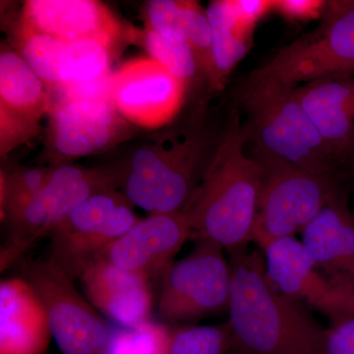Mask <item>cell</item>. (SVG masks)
<instances>
[{"mask_svg": "<svg viewBox=\"0 0 354 354\" xmlns=\"http://www.w3.org/2000/svg\"><path fill=\"white\" fill-rule=\"evenodd\" d=\"M228 323L245 354H327V330L268 279L260 251L230 252Z\"/></svg>", "mask_w": 354, "mask_h": 354, "instance_id": "1", "label": "cell"}, {"mask_svg": "<svg viewBox=\"0 0 354 354\" xmlns=\"http://www.w3.org/2000/svg\"><path fill=\"white\" fill-rule=\"evenodd\" d=\"M247 136L234 115L209 155L196 189L183 213L195 241L214 242L228 252L253 241L262 169L247 155Z\"/></svg>", "mask_w": 354, "mask_h": 354, "instance_id": "2", "label": "cell"}, {"mask_svg": "<svg viewBox=\"0 0 354 354\" xmlns=\"http://www.w3.org/2000/svg\"><path fill=\"white\" fill-rule=\"evenodd\" d=\"M239 102L247 118V141L255 144L254 152L312 174L339 176L342 162L305 113L295 88L250 74L241 87Z\"/></svg>", "mask_w": 354, "mask_h": 354, "instance_id": "3", "label": "cell"}, {"mask_svg": "<svg viewBox=\"0 0 354 354\" xmlns=\"http://www.w3.org/2000/svg\"><path fill=\"white\" fill-rule=\"evenodd\" d=\"M207 146L195 133L171 132L133 152L121 172L123 194L150 215L181 213L208 162Z\"/></svg>", "mask_w": 354, "mask_h": 354, "instance_id": "4", "label": "cell"}, {"mask_svg": "<svg viewBox=\"0 0 354 354\" xmlns=\"http://www.w3.org/2000/svg\"><path fill=\"white\" fill-rule=\"evenodd\" d=\"M252 157L262 169L253 241L261 250L279 239L295 237L315 218L335 193L339 176H320L265 153Z\"/></svg>", "mask_w": 354, "mask_h": 354, "instance_id": "5", "label": "cell"}, {"mask_svg": "<svg viewBox=\"0 0 354 354\" xmlns=\"http://www.w3.org/2000/svg\"><path fill=\"white\" fill-rule=\"evenodd\" d=\"M118 169H86L64 164L53 167L48 180L18 215L6 221L7 234L0 253L1 271L20 260L43 237L50 236L86 199L97 192L118 189Z\"/></svg>", "mask_w": 354, "mask_h": 354, "instance_id": "6", "label": "cell"}, {"mask_svg": "<svg viewBox=\"0 0 354 354\" xmlns=\"http://www.w3.org/2000/svg\"><path fill=\"white\" fill-rule=\"evenodd\" d=\"M251 75L297 88L304 84L354 75V1H328L315 31L281 48Z\"/></svg>", "mask_w": 354, "mask_h": 354, "instance_id": "7", "label": "cell"}, {"mask_svg": "<svg viewBox=\"0 0 354 354\" xmlns=\"http://www.w3.org/2000/svg\"><path fill=\"white\" fill-rule=\"evenodd\" d=\"M21 277L41 298L60 353L109 354L113 330L77 290L75 279L48 258L26 263Z\"/></svg>", "mask_w": 354, "mask_h": 354, "instance_id": "8", "label": "cell"}, {"mask_svg": "<svg viewBox=\"0 0 354 354\" xmlns=\"http://www.w3.org/2000/svg\"><path fill=\"white\" fill-rule=\"evenodd\" d=\"M232 270L223 247L196 241L193 250L172 262L162 276L158 318L169 325L188 323L228 308Z\"/></svg>", "mask_w": 354, "mask_h": 354, "instance_id": "9", "label": "cell"}, {"mask_svg": "<svg viewBox=\"0 0 354 354\" xmlns=\"http://www.w3.org/2000/svg\"><path fill=\"white\" fill-rule=\"evenodd\" d=\"M122 192L109 189L86 199L50 234V259L77 279L86 266L138 221Z\"/></svg>", "mask_w": 354, "mask_h": 354, "instance_id": "10", "label": "cell"}, {"mask_svg": "<svg viewBox=\"0 0 354 354\" xmlns=\"http://www.w3.org/2000/svg\"><path fill=\"white\" fill-rule=\"evenodd\" d=\"M187 88L152 58H134L111 74V102L129 124L158 129L180 113Z\"/></svg>", "mask_w": 354, "mask_h": 354, "instance_id": "11", "label": "cell"}, {"mask_svg": "<svg viewBox=\"0 0 354 354\" xmlns=\"http://www.w3.org/2000/svg\"><path fill=\"white\" fill-rule=\"evenodd\" d=\"M262 252L268 279L283 295L318 310L330 323L354 316V290L321 272L301 241L279 239Z\"/></svg>", "mask_w": 354, "mask_h": 354, "instance_id": "12", "label": "cell"}, {"mask_svg": "<svg viewBox=\"0 0 354 354\" xmlns=\"http://www.w3.org/2000/svg\"><path fill=\"white\" fill-rule=\"evenodd\" d=\"M48 115L50 167L102 152L130 135L129 123L109 101H62L51 106Z\"/></svg>", "mask_w": 354, "mask_h": 354, "instance_id": "13", "label": "cell"}, {"mask_svg": "<svg viewBox=\"0 0 354 354\" xmlns=\"http://www.w3.org/2000/svg\"><path fill=\"white\" fill-rule=\"evenodd\" d=\"M18 53L44 81L48 91L111 73L113 46L93 39L69 41L18 25Z\"/></svg>", "mask_w": 354, "mask_h": 354, "instance_id": "14", "label": "cell"}, {"mask_svg": "<svg viewBox=\"0 0 354 354\" xmlns=\"http://www.w3.org/2000/svg\"><path fill=\"white\" fill-rule=\"evenodd\" d=\"M46 84L18 51L2 46L0 53V153L2 157L31 139L39 121L50 113Z\"/></svg>", "mask_w": 354, "mask_h": 354, "instance_id": "15", "label": "cell"}, {"mask_svg": "<svg viewBox=\"0 0 354 354\" xmlns=\"http://www.w3.org/2000/svg\"><path fill=\"white\" fill-rule=\"evenodd\" d=\"M78 279L90 304L120 329L152 322V292L145 274L120 269L102 254L86 266Z\"/></svg>", "mask_w": 354, "mask_h": 354, "instance_id": "16", "label": "cell"}, {"mask_svg": "<svg viewBox=\"0 0 354 354\" xmlns=\"http://www.w3.org/2000/svg\"><path fill=\"white\" fill-rule=\"evenodd\" d=\"M191 236L189 221L183 212L155 214L138 220L104 255L120 269L149 279L162 277Z\"/></svg>", "mask_w": 354, "mask_h": 354, "instance_id": "17", "label": "cell"}, {"mask_svg": "<svg viewBox=\"0 0 354 354\" xmlns=\"http://www.w3.org/2000/svg\"><path fill=\"white\" fill-rule=\"evenodd\" d=\"M19 24L64 41L93 39L113 48L124 36L122 23L97 0H28Z\"/></svg>", "mask_w": 354, "mask_h": 354, "instance_id": "18", "label": "cell"}, {"mask_svg": "<svg viewBox=\"0 0 354 354\" xmlns=\"http://www.w3.org/2000/svg\"><path fill=\"white\" fill-rule=\"evenodd\" d=\"M301 243L328 278L354 290V218L344 189L301 232Z\"/></svg>", "mask_w": 354, "mask_h": 354, "instance_id": "19", "label": "cell"}, {"mask_svg": "<svg viewBox=\"0 0 354 354\" xmlns=\"http://www.w3.org/2000/svg\"><path fill=\"white\" fill-rule=\"evenodd\" d=\"M298 101L342 165L354 157V75L320 79L295 88Z\"/></svg>", "mask_w": 354, "mask_h": 354, "instance_id": "20", "label": "cell"}, {"mask_svg": "<svg viewBox=\"0 0 354 354\" xmlns=\"http://www.w3.org/2000/svg\"><path fill=\"white\" fill-rule=\"evenodd\" d=\"M51 337L46 309L23 277L0 285V354H43Z\"/></svg>", "mask_w": 354, "mask_h": 354, "instance_id": "21", "label": "cell"}, {"mask_svg": "<svg viewBox=\"0 0 354 354\" xmlns=\"http://www.w3.org/2000/svg\"><path fill=\"white\" fill-rule=\"evenodd\" d=\"M213 41V72L209 84L221 91L236 65L253 46L258 22L242 13L235 0H215L206 9Z\"/></svg>", "mask_w": 354, "mask_h": 354, "instance_id": "22", "label": "cell"}, {"mask_svg": "<svg viewBox=\"0 0 354 354\" xmlns=\"http://www.w3.org/2000/svg\"><path fill=\"white\" fill-rule=\"evenodd\" d=\"M146 27L174 32L187 39L206 78L213 72V41L206 9L192 0H150L145 4Z\"/></svg>", "mask_w": 354, "mask_h": 354, "instance_id": "23", "label": "cell"}, {"mask_svg": "<svg viewBox=\"0 0 354 354\" xmlns=\"http://www.w3.org/2000/svg\"><path fill=\"white\" fill-rule=\"evenodd\" d=\"M143 43L149 57L162 65L187 87L200 72L194 50L183 35L158 32L146 27Z\"/></svg>", "mask_w": 354, "mask_h": 354, "instance_id": "24", "label": "cell"}, {"mask_svg": "<svg viewBox=\"0 0 354 354\" xmlns=\"http://www.w3.org/2000/svg\"><path fill=\"white\" fill-rule=\"evenodd\" d=\"M234 348V334L227 321L169 330L165 354H230Z\"/></svg>", "mask_w": 354, "mask_h": 354, "instance_id": "25", "label": "cell"}, {"mask_svg": "<svg viewBox=\"0 0 354 354\" xmlns=\"http://www.w3.org/2000/svg\"><path fill=\"white\" fill-rule=\"evenodd\" d=\"M53 167H19L1 171V220H11L27 206L48 180Z\"/></svg>", "mask_w": 354, "mask_h": 354, "instance_id": "26", "label": "cell"}, {"mask_svg": "<svg viewBox=\"0 0 354 354\" xmlns=\"http://www.w3.org/2000/svg\"><path fill=\"white\" fill-rule=\"evenodd\" d=\"M169 330L149 322L136 329L113 330L109 354H165Z\"/></svg>", "mask_w": 354, "mask_h": 354, "instance_id": "27", "label": "cell"}, {"mask_svg": "<svg viewBox=\"0 0 354 354\" xmlns=\"http://www.w3.org/2000/svg\"><path fill=\"white\" fill-rule=\"evenodd\" d=\"M111 72L109 75L85 81L60 86L51 91H57L62 95L59 101H109L111 102Z\"/></svg>", "mask_w": 354, "mask_h": 354, "instance_id": "28", "label": "cell"}, {"mask_svg": "<svg viewBox=\"0 0 354 354\" xmlns=\"http://www.w3.org/2000/svg\"><path fill=\"white\" fill-rule=\"evenodd\" d=\"M325 0H274V10L290 22L322 20L327 10Z\"/></svg>", "mask_w": 354, "mask_h": 354, "instance_id": "29", "label": "cell"}, {"mask_svg": "<svg viewBox=\"0 0 354 354\" xmlns=\"http://www.w3.org/2000/svg\"><path fill=\"white\" fill-rule=\"evenodd\" d=\"M326 351L327 354H354V316L330 323Z\"/></svg>", "mask_w": 354, "mask_h": 354, "instance_id": "30", "label": "cell"}, {"mask_svg": "<svg viewBox=\"0 0 354 354\" xmlns=\"http://www.w3.org/2000/svg\"><path fill=\"white\" fill-rule=\"evenodd\" d=\"M230 354H245V353H242V351H239V349L234 348V349H232V353H230Z\"/></svg>", "mask_w": 354, "mask_h": 354, "instance_id": "31", "label": "cell"}]
</instances>
